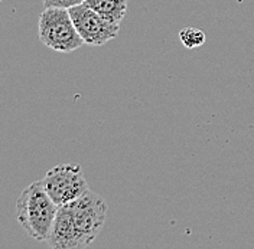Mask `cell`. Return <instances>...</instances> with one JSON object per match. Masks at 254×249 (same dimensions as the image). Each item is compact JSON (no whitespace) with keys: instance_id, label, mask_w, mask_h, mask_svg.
<instances>
[{"instance_id":"obj_5","label":"cell","mask_w":254,"mask_h":249,"mask_svg":"<svg viewBox=\"0 0 254 249\" xmlns=\"http://www.w3.org/2000/svg\"><path fill=\"white\" fill-rule=\"evenodd\" d=\"M68 10L85 45L101 47L111 39L117 38L120 25L104 19L85 3H81Z\"/></svg>"},{"instance_id":"obj_9","label":"cell","mask_w":254,"mask_h":249,"mask_svg":"<svg viewBox=\"0 0 254 249\" xmlns=\"http://www.w3.org/2000/svg\"><path fill=\"white\" fill-rule=\"evenodd\" d=\"M84 1L85 0H42L44 7H64V9H71Z\"/></svg>"},{"instance_id":"obj_3","label":"cell","mask_w":254,"mask_h":249,"mask_svg":"<svg viewBox=\"0 0 254 249\" xmlns=\"http://www.w3.org/2000/svg\"><path fill=\"white\" fill-rule=\"evenodd\" d=\"M66 207L77 231L79 248L88 247L104 226L109 209L107 203L101 196L88 190L78 199L66 203Z\"/></svg>"},{"instance_id":"obj_2","label":"cell","mask_w":254,"mask_h":249,"mask_svg":"<svg viewBox=\"0 0 254 249\" xmlns=\"http://www.w3.org/2000/svg\"><path fill=\"white\" fill-rule=\"evenodd\" d=\"M39 41L57 52H72L84 45L68 9L45 7L38 23Z\"/></svg>"},{"instance_id":"obj_8","label":"cell","mask_w":254,"mask_h":249,"mask_svg":"<svg viewBox=\"0 0 254 249\" xmlns=\"http://www.w3.org/2000/svg\"><path fill=\"white\" fill-rule=\"evenodd\" d=\"M179 38H181V42L184 44V47L188 49H193V48H198L205 44V33L196 28L182 29L179 32Z\"/></svg>"},{"instance_id":"obj_1","label":"cell","mask_w":254,"mask_h":249,"mask_svg":"<svg viewBox=\"0 0 254 249\" xmlns=\"http://www.w3.org/2000/svg\"><path fill=\"white\" fill-rule=\"evenodd\" d=\"M60 206L51 199L42 180L32 183L16 200V218L36 241H45Z\"/></svg>"},{"instance_id":"obj_7","label":"cell","mask_w":254,"mask_h":249,"mask_svg":"<svg viewBox=\"0 0 254 249\" xmlns=\"http://www.w3.org/2000/svg\"><path fill=\"white\" fill-rule=\"evenodd\" d=\"M84 3L104 19L117 25H120L127 13V0H85Z\"/></svg>"},{"instance_id":"obj_4","label":"cell","mask_w":254,"mask_h":249,"mask_svg":"<svg viewBox=\"0 0 254 249\" xmlns=\"http://www.w3.org/2000/svg\"><path fill=\"white\" fill-rule=\"evenodd\" d=\"M42 183L51 199L58 206L72 202L88 192L84 170L78 164H60L48 171Z\"/></svg>"},{"instance_id":"obj_6","label":"cell","mask_w":254,"mask_h":249,"mask_svg":"<svg viewBox=\"0 0 254 249\" xmlns=\"http://www.w3.org/2000/svg\"><path fill=\"white\" fill-rule=\"evenodd\" d=\"M47 244L54 249L79 248L77 231L66 204L60 206L58 213L52 223L51 232L48 235Z\"/></svg>"}]
</instances>
